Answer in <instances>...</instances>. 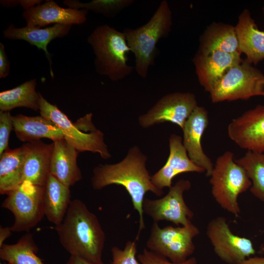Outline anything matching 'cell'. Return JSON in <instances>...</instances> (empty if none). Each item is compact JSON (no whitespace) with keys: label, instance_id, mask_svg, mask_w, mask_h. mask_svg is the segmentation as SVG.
<instances>
[{"label":"cell","instance_id":"obj_1","mask_svg":"<svg viewBox=\"0 0 264 264\" xmlns=\"http://www.w3.org/2000/svg\"><path fill=\"white\" fill-rule=\"evenodd\" d=\"M147 156L137 146L129 150L120 162L113 164H99L93 170L91 184L93 189L101 190L107 186L115 184L124 187L129 194L133 207L139 215V228L135 240L137 241L145 228L142 204L145 195L151 192L161 197L163 190L152 182L151 176L146 167Z\"/></svg>","mask_w":264,"mask_h":264},{"label":"cell","instance_id":"obj_2","mask_svg":"<svg viewBox=\"0 0 264 264\" xmlns=\"http://www.w3.org/2000/svg\"><path fill=\"white\" fill-rule=\"evenodd\" d=\"M60 243L70 255L102 261L106 236L96 215L80 199L71 200L61 223L55 226Z\"/></svg>","mask_w":264,"mask_h":264},{"label":"cell","instance_id":"obj_3","mask_svg":"<svg viewBox=\"0 0 264 264\" xmlns=\"http://www.w3.org/2000/svg\"><path fill=\"white\" fill-rule=\"evenodd\" d=\"M172 12L166 0H162L144 24L136 28L123 29L128 46L134 57V69L142 78H146L149 68L155 64L158 54L159 41L166 38L173 25Z\"/></svg>","mask_w":264,"mask_h":264},{"label":"cell","instance_id":"obj_4","mask_svg":"<svg viewBox=\"0 0 264 264\" xmlns=\"http://www.w3.org/2000/svg\"><path fill=\"white\" fill-rule=\"evenodd\" d=\"M87 42L95 55V68L99 75L117 82L134 70L128 63L131 50L123 32L108 24L99 25L88 36Z\"/></svg>","mask_w":264,"mask_h":264},{"label":"cell","instance_id":"obj_5","mask_svg":"<svg viewBox=\"0 0 264 264\" xmlns=\"http://www.w3.org/2000/svg\"><path fill=\"white\" fill-rule=\"evenodd\" d=\"M40 115L54 122L63 132L64 138L78 152L98 153L104 159L111 155L104 142V134L92 122V113L87 114L73 123L57 106L48 102L41 94Z\"/></svg>","mask_w":264,"mask_h":264},{"label":"cell","instance_id":"obj_6","mask_svg":"<svg viewBox=\"0 0 264 264\" xmlns=\"http://www.w3.org/2000/svg\"><path fill=\"white\" fill-rule=\"evenodd\" d=\"M210 177L215 201L222 209L238 217L241 212L238 197L250 188L252 182L245 170L235 162L232 152L226 151L217 158Z\"/></svg>","mask_w":264,"mask_h":264},{"label":"cell","instance_id":"obj_7","mask_svg":"<svg viewBox=\"0 0 264 264\" xmlns=\"http://www.w3.org/2000/svg\"><path fill=\"white\" fill-rule=\"evenodd\" d=\"M209 94L214 103L264 96V74L243 60L229 68Z\"/></svg>","mask_w":264,"mask_h":264},{"label":"cell","instance_id":"obj_8","mask_svg":"<svg viewBox=\"0 0 264 264\" xmlns=\"http://www.w3.org/2000/svg\"><path fill=\"white\" fill-rule=\"evenodd\" d=\"M199 234L192 222L185 226L160 228L154 222L146 242L147 249L175 263L186 261L195 250L194 238Z\"/></svg>","mask_w":264,"mask_h":264},{"label":"cell","instance_id":"obj_9","mask_svg":"<svg viewBox=\"0 0 264 264\" xmlns=\"http://www.w3.org/2000/svg\"><path fill=\"white\" fill-rule=\"evenodd\" d=\"M44 186L24 181L7 194L1 207L10 211L14 220L10 227L12 232H28L42 220L44 211Z\"/></svg>","mask_w":264,"mask_h":264},{"label":"cell","instance_id":"obj_10","mask_svg":"<svg viewBox=\"0 0 264 264\" xmlns=\"http://www.w3.org/2000/svg\"><path fill=\"white\" fill-rule=\"evenodd\" d=\"M191 187L189 180L181 179L172 186L162 198L151 199L145 198L142 204L143 213L151 217L154 222L167 220L176 226L190 224L194 213L186 204L183 194Z\"/></svg>","mask_w":264,"mask_h":264},{"label":"cell","instance_id":"obj_11","mask_svg":"<svg viewBox=\"0 0 264 264\" xmlns=\"http://www.w3.org/2000/svg\"><path fill=\"white\" fill-rule=\"evenodd\" d=\"M206 235L216 254L227 264H239L255 254L251 241L234 234L223 217L209 221Z\"/></svg>","mask_w":264,"mask_h":264},{"label":"cell","instance_id":"obj_12","mask_svg":"<svg viewBox=\"0 0 264 264\" xmlns=\"http://www.w3.org/2000/svg\"><path fill=\"white\" fill-rule=\"evenodd\" d=\"M198 106L196 97L192 93H169L161 97L146 113L139 116V124L143 128H148L155 124L169 122L182 130Z\"/></svg>","mask_w":264,"mask_h":264},{"label":"cell","instance_id":"obj_13","mask_svg":"<svg viewBox=\"0 0 264 264\" xmlns=\"http://www.w3.org/2000/svg\"><path fill=\"white\" fill-rule=\"evenodd\" d=\"M227 134L241 148L264 153V105H258L233 119L228 125Z\"/></svg>","mask_w":264,"mask_h":264},{"label":"cell","instance_id":"obj_14","mask_svg":"<svg viewBox=\"0 0 264 264\" xmlns=\"http://www.w3.org/2000/svg\"><path fill=\"white\" fill-rule=\"evenodd\" d=\"M208 113L203 107L198 106L185 123L182 143L190 159L202 168L210 176L214 167L211 159L204 152L201 139L208 125Z\"/></svg>","mask_w":264,"mask_h":264},{"label":"cell","instance_id":"obj_15","mask_svg":"<svg viewBox=\"0 0 264 264\" xmlns=\"http://www.w3.org/2000/svg\"><path fill=\"white\" fill-rule=\"evenodd\" d=\"M88 12L86 9L63 8L55 1L48 0L24 10L22 16L26 26L42 28L51 24H83L87 21Z\"/></svg>","mask_w":264,"mask_h":264},{"label":"cell","instance_id":"obj_16","mask_svg":"<svg viewBox=\"0 0 264 264\" xmlns=\"http://www.w3.org/2000/svg\"><path fill=\"white\" fill-rule=\"evenodd\" d=\"M243 60L240 52L216 51L208 55L197 53L193 62L200 85L209 93L229 68Z\"/></svg>","mask_w":264,"mask_h":264},{"label":"cell","instance_id":"obj_17","mask_svg":"<svg viewBox=\"0 0 264 264\" xmlns=\"http://www.w3.org/2000/svg\"><path fill=\"white\" fill-rule=\"evenodd\" d=\"M169 141L170 153L166 162L151 176L153 183L161 190L165 187H171L173 178L180 174L205 172L190 159L179 135L171 134Z\"/></svg>","mask_w":264,"mask_h":264},{"label":"cell","instance_id":"obj_18","mask_svg":"<svg viewBox=\"0 0 264 264\" xmlns=\"http://www.w3.org/2000/svg\"><path fill=\"white\" fill-rule=\"evenodd\" d=\"M71 27V25L55 24L44 28L29 26L17 28L11 24L3 30V35L5 39L25 41L39 49L43 50L48 61L50 74L53 78L51 55L47 50V45L53 40L67 35Z\"/></svg>","mask_w":264,"mask_h":264},{"label":"cell","instance_id":"obj_19","mask_svg":"<svg viewBox=\"0 0 264 264\" xmlns=\"http://www.w3.org/2000/svg\"><path fill=\"white\" fill-rule=\"evenodd\" d=\"M24 151V181L44 186L50 174L53 142L46 144L41 140L22 146Z\"/></svg>","mask_w":264,"mask_h":264},{"label":"cell","instance_id":"obj_20","mask_svg":"<svg viewBox=\"0 0 264 264\" xmlns=\"http://www.w3.org/2000/svg\"><path fill=\"white\" fill-rule=\"evenodd\" d=\"M239 51L249 64L257 65L264 59V30L259 29L249 10L242 11L235 26Z\"/></svg>","mask_w":264,"mask_h":264},{"label":"cell","instance_id":"obj_21","mask_svg":"<svg viewBox=\"0 0 264 264\" xmlns=\"http://www.w3.org/2000/svg\"><path fill=\"white\" fill-rule=\"evenodd\" d=\"M78 153L65 138L53 142L50 174L68 187L82 178L77 164Z\"/></svg>","mask_w":264,"mask_h":264},{"label":"cell","instance_id":"obj_22","mask_svg":"<svg viewBox=\"0 0 264 264\" xmlns=\"http://www.w3.org/2000/svg\"><path fill=\"white\" fill-rule=\"evenodd\" d=\"M13 125L17 137L22 142H30L42 138L54 142L64 138L63 132L57 125L41 115L17 114L13 116Z\"/></svg>","mask_w":264,"mask_h":264},{"label":"cell","instance_id":"obj_23","mask_svg":"<svg viewBox=\"0 0 264 264\" xmlns=\"http://www.w3.org/2000/svg\"><path fill=\"white\" fill-rule=\"evenodd\" d=\"M69 187L49 174L44 190V215L47 220L59 225L63 221L70 203Z\"/></svg>","mask_w":264,"mask_h":264},{"label":"cell","instance_id":"obj_24","mask_svg":"<svg viewBox=\"0 0 264 264\" xmlns=\"http://www.w3.org/2000/svg\"><path fill=\"white\" fill-rule=\"evenodd\" d=\"M216 51L239 52L235 26L214 22L207 27L200 37L197 53L208 55Z\"/></svg>","mask_w":264,"mask_h":264},{"label":"cell","instance_id":"obj_25","mask_svg":"<svg viewBox=\"0 0 264 264\" xmlns=\"http://www.w3.org/2000/svg\"><path fill=\"white\" fill-rule=\"evenodd\" d=\"M24 151L22 146L9 148L0 155V194L7 195L24 181Z\"/></svg>","mask_w":264,"mask_h":264},{"label":"cell","instance_id":"obj_26","mask_svg":"<svg viewBox=\"0 0 264 264\" xmlns=\"http://www.w3.org/2000/svg\"><path fill=\"white\" fill-rule=\"evenodd\" d=\"M36 79H33L14 88L0 92V111H10L20 107L39 110L41 94L36 91Z\"/></svg>","mask_w":264,"mask_h":264},{"label":"cell","instance_id":"obj_27","mask_svg":"<svg viewBox=\"0 0 264 264\" xmlns=\"http://www.w3.org/2000/svg\"><path fill=\"white\" fill-rule=\"evenodd\" d=\"M38 251L33 235L27 233L14 244L4 243L0 247V258L8 264H44Z\"/></svg>","mask_w":264,"mask_h":264},{"label":"cell","instance_id":"obj_28","mask_svg":"<svg viewBox=\"0 0 264 264\" xmlns=\"http://www.w3.org/2000/svg\"><path fill=\"white\" fill-rule=\"evenodd\" d=\"M235 161L245 170L251 180L250 192L264 203V152L247 151Z\"/></svg>","mask_w":264,"mask_h":264},{"label":"cell","instance_id":"obj_29","mask_svg":"<svg viewBox=\"0 0 264 264\" xmlns=\"http://www.w3.org/2000/svg\"><path fill=\"white\" fill-rule=\"evenodd\" d=\"M133 2V0H92L82 2L77 0H65L63 3L69 8L86 9L108 18H114Z\"/></svg>","mask_w":264,"mask_h":264},{"label":"cell","instance_id":"obj_30","mask_svg":"<svg viewBox=\"0 0 264 264\" xmlns=\"http://www.w3.org/2000/svg\"><path fill=\"white\" fill-rule=\"evenodd\" d=\"M137 241H128L123 249L113 246L111 249V264H142L136 257Z\"/></svg>","mask_w":264,"mask_h":264},{"label":"cell","instance_id":"obj_31","mask_svg":"<svg viewBox=\"0 0 264 264\" xmlns=\"http://www.w3.org/2000/svg\"><path fill=\"white\" fill-rule=\"evenodd\" d=\"M13 129V116L9 111H0V155L9 149L8 141Z\"/></svg>","mask_w":264,"mask_h":264},{"label":"cell","instance_id":"obj_32","mask_svg":"<svg viewBox=\"0 0 264 264\" xmlns=\"http://www.w3.org/2000/svg\"><path fill=\"white\" fill-rule=\"evenodd\" d=\"M137 257L142 264H197V259L194 257H190L183 263H175L147 249H144Z\"/></svg>","mask_w":264,"mask_h":264},{"label":"cell","instance_id":"obj_33","mask_svg":"<svg viewBox=\"0 0 264 264\" xmlns=\"http://www.w3.org/2000/svg\"><path fill=\"white\" fill-rule=\"evenodd\" d=\"M10 64L5 51L4 44L0 43V78L6 77L10 72Z\"/></svg>","mask_w":264,"mask_h":264},{"label":"cell","instance_id":"obj_34","mask_svg":"<svg viewBox=\"0 0 264 264\" xmlns=\"http://www.w3.org/2000/svg\"><path fill=\"white\" fill-rule=\"evenodd\" d=\"M40 0H0V4L5 7H12L20 4L24 10L27 9L35 5L41 4Z\"/></svg>","mask_w":264,"mask_h":264},{"label":"cell","instance_id":"obj_35","mask_svg":"<svg viewBox=\"0 0 264 264\" xmlns=\"http://www.w3.org/2000/svg\"><path fill=\"white\" fill-rule=\"evenodd\" d=\"M66 264H105L102 261H94L76 256L70 255Z\"/></svg>","mask_w":264,"mask_h":264},{"label":"cell","instance_id":"obj_36","mask_svg":"<svg viewBox=\"0 0 264 264\" xmlns=\"http://www.w3.org/2000/svg\"><path fill=\"white\" fill-rule=\"evenodd\" d=\"M10 227H0V247L4 244V241L12 234Z\"/></svg>","mask_w":264,"mask_h":264},{"label":"cell","instance_id":"obj_37","mask_svg":"<svg viewBox=\"0 0 264 264\" xmlns=\"http://www.w3.org/2000/svg\"><path fill=\"white\" fill-rule=\"evenodd\" d=\"M239 264H264V257H250Z\"/></svg>","mask_w":264,"mask_h":264},{"label":"cell","instance_id":"obj_38","mask_svg":"<svg viewBox=\"0 0 264 264\" xmlns=\"http://www.w3.org/2000/svg\"><path fill=\"white\" fill-rule=\"evenodd\" d=\"M263 14H264V5L263 7Z\"/></svg>","mask_w":264,"mask_h":264},{"label":"cell","instance_id":"obj_39","mask_svg":"<svg viewBox=\"0 0 264 264\" xmlns=\"http://www.w3.org/2000/svg\"><path fill=\"white\" fill-rule=\"evenodd\" d=\"M0 264H2L1 263H0Z\"/></svg>","mask_w":264,"mask_h":264}]
</instances>
